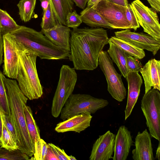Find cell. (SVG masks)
<instances>
[{
    "mask_svg": "<svg viewBox=\"0 0 160 160\" xmlns=\"http://www.w3.org/2000/svg\"><path fill=\"white\" fill-rule=\"evenodd\" d=\"M69 59L77 70L92 71L98 65L100 54L109 38L102 28H76L71 31Z\"/></svg>",
    "mask_w": 160,
    "mask_h": 160,
    "instance_id": "obj_1",
    "label": "cell"
},
{
    "mask_svg": "<svg viewBox=\"0 0 160 160\" xmlns=\"http://www.w3.org/2000/svg\"><path fill=\"white\" fill-rule=\"evenodd\" d=\"M4 82L13 123L18 136V149L29 157L33 155L34 145L28 132L24 108L28 99L21 90L17 82L6 77Z\"/></svg>",
    "mask_w": 160,
    "mask_h": 160,
    "instance_id": "obj_2",
    "label": "cell"
},
{
    "mask_svg": "<svg viewBox=\"0 0 160 160\" xmlns=\"http://www.w3.org/2000/svg\"><path fill=\"white\" fill-rule=\"evenodd\" d=\"M25 49L41 59L60 60L68 58L70 52L52 43L40 32L21 26L10 33Z\"/></svg>",
    "mask_w": 160,
    "mask_h": 160,
    "instance_id": "obj_3",
    "label": "cell"
},
{
    "mask_svg": "<svg viewBox=\"0 0 160 160\" xmlns=\"http://www.w3.org/2000/svg\"><path fill=\"white\" fill-rule=\"evenodd\" d=\"M15 40L19 58L16 78L18 85L22 92L28 99H38L42 95L43 88L37 70V56L34 53L24 48Z\"/></svg>",
    "mask_w": 160,
    "mask_h": 160,
    "instance_id": "obj_4",
    "label": "cell"
},
{
    "mask_svg": "<svg viewBox=\"0 0 160 160\" xmlns=\"http://www.w3.org/2000/svg\"><path fill=\"white\" fill-rule=\"evenodd\" d=\"M108 104L107 100L89 94L72 93L61 111L60 118L64 120L84 112L94 114Z\"/></svg>",
    "mask_w": 160,
    "mask_h": 160,
    "instance_id": "obj_5",
    "label": "cell"
},
{
    "mask_svg": "<svg viewBox=\"0 0 160 160\" xmlns=\"http://www.w3.org/2000/svg\"><path fill=\"white\" fill-rule=\"evenodd\" d=\"M77 80L75 69L67 65H62L51 106V114L53 117L57 118L60 115L66 101L72 93Z\"/></svg>",
    "mask_w": 160,
    "mask_h": 160,
    "instance_id": "obj_6",
    "label": "cell"
},
{
    "mask_svg": "<svg viewBox=\"0 0 160 160\" xmlns=\"http://www.w3.org/2000/svg\"><path fill=\"white\" fill-rule=\"evenodd\" d=\"M141 108L151 138L160 141V93L154 88L145 93Z\"/></svg>",
    "mask_w": 160,
    "mask_h": 160,
    "instance_id": "obj_7",
    "label": "cell"
},
{
    "mask_svg": "<svg viewBox=\"0 0 160 160\" xmlns=\"http://www.w3.org/2000/svg\"><path fill=\"white\" fill-rule=\"evenodd\" d=\"M98 65L103 73L108 85L107 90L117 101L122 102L126 98L127 91L121 78L117 72L113 62L106 51H102L98 59Z\"/></svg>",
    "mask_w": 160,
    "mask_h": 160,
    "instance_id": "obj_8",
    "label": "cell"
},
{
    "mask_svg": "<svg viewBox=\"0 0 160 160\" xmlns=\"http://www.w3.org/2000/svg\"><path fill=\"white\" fill-rule=\"evenodd\" d=\"M92 6L112 29H132L126 18L127 7L112 3L107 0H101Z\"/></svg>",
    "mask_w": 160,
    "mask_h": 160,
    "instance_id": "obj_9",
    "label": "cell"
},
{
    "mask_svg": "<svg viewBox=\"0 0 160 160\" xmlns=\"http://www.w3.org/2000/svg\"><path fill=\"white\" fill-rule=\"evenodd\" d=\"M131 4L144 31L160 41V25L156 11L145 6L140 0H135Z\"/></svg>",
    "mask_w": 160,
    "mask_h": 160,
    "instance_id": "obj_10",
    "label": "cell"
},
{
    "mask_svg": "<svg viewBox=\"0 0 160 160\" xmlns=\"http://www.w3.org/2000/svg\"><path fill=\"white\" fill-rule=\"evenodd\" d=\"M3 38L4 55L3 73L9 78L16 79L19 58L16 41L10 33L3 35Z\"/></svg>",
    "mask_w": 160,
    "mask_h": 160,
    "instance_id": "obj_11",
    "label": "cell"
},
{
    "mask_svg": "<svg viewBox=\"0 0 160 160\" xmlns=\"http://www.w3.org/2000/svg\"><path fill=\"white\" fill-rule=\"evenodd\" d=\"M115 36L155 55L160 48V41L148 34L131 32L129 29L114 32Z\"/></svg>",
    "mask_w": 160,
    "mask_h": 160,
    "instance_id": "obj_12",
    "label": "cell"
},
{
    "mask_svg": "<svg viewBox=\"0 0 160 160\" xmlns=\"http://www.w3.org/2000/svg\"><path fill=\"white\" fill-rule=\"evenodd\" d=\"M115 135L110 130L99 136L94 143L90 160H108L112 158Z\"/></svg>",
    "mask_w": 160,
    "mask_h": 160,
    "instance_id": "obj_13",
    "label": "cell"
},
{
    "mask_svg": "<svg viewBox=\"0 0 160 160\" xmlns=\"http://www.w3.org/2000/svg\"><path fill=\"white\" fill-rule=\"evenodd\" d=\"M131 132L124 125L119 128L114 139L113 160H126L133 145Z\"/></svg>",
    "mask_w": 160,
    "mask_h": 160,
    "instance_id": "obj_14",
    "label": "cell"
},
{
    "mask_svg": "<svg viewBox=\"0 0 160 160\" xmlns=\"http://www.w3.org/2000/svg\"><path fill=\"white\" fill-rule=\"evenodd\" d=\"M151 137L147 129L138 132L135 138V148L132 151L134 160H154Z\"/></svg>",
    "mask_w": 160,
    "mask_h": 160,
    "instance_id": "obj_15",
    "label": "cell"
},
{
    "mask_svg": "<svg viewBox=\"0 0 160 160\" xmlns=\"http://www.w3.org/2000/svg\"><path fill=\"white\" fill-rule=\"evenodd\" d=\"M128 83L127 103L125 109V120L131 115L139 95L142 80L138 72H128L126 77Z\"/></svg>",
    "mask_w": 160,
    "mask_h": 160,
    "instance_id": "obj_16",
    "label": "cell"
},
{
    "mask_svg": "<svg viewBox=\"0 0 160 160\" xmlns=\"http://www.w3.org/2000/svg\"><path fill=\"white\" fill-rule=\"evenodd\" d=\"M145 85V93L151 89L160 91V61L155 58L149 60L139 70Z\"/></svg>",
    "mask_w": 160,
    "mask_h": 160,
    "instance_id": "obj_17",
    "label": "cell"
},
{
    "mask_svg": "<svg viewBox=\"0 0 160 160\" xmlns=\"http://www.w3.org/2000/svg\"><path fill=\"white\" fill-rule=\"evenodd\" d=\"M92 118L91 114L82 113L58 123L55 130L58 132L74 131L79 133L90 127Z\"/></svg>",
    "mask_w": 160,
    "mask_h": 160,
    "instance_id": "obj_18",
    "label": "cell"
},
{
    "mask_svg": "<svg viewBox=\"0 0 160 160\" xmlns=\"http://www.w3.org/2000/svg\"><path fill=\"white\" fill-rule=\"evenodd\" d=\"M71 31L69 28L57 23L52 28L41 31L54 45L70 52Z\"/></svg>",
    "mask_w": 160,
    "mask_h": 160,
    "instance_id": "obj_19",
    "label": "cell"
},
{
    "mask_svg": "<svg viewBox=\"0 0 160 160\" xmlns=\"http://www.w3.org/2000/svg\"><path fill=\"white\" fill-rule=\"evenodd\" d=\"M82 21L92 28H104L112 29L93 6H87L80 13Z\"/></svg>",
    "mask_w": 160,
    "mask_h": 160,
    "instance_id": "obj_20",
    "label": "cell"
},
{
    "mask_svg": "<svg viewBox=\"0 0 160 160\" xmlns=\"http://www.w3.org/2000/svg\"><path fill=\"white\" fill-rule=\"evenodd\" d=\"M53 12L57 23L66 26L67 14L72 11L74 2L72 0H48Z\"/></svg>",
    "mask_w": 160,
    "mask_h": 160,
    "instance_id": "obj_21",
    "label": "cell"
},
{
    "mask_svg": "<svg viewBox=\"0 0 160 160\" xmlns=\"http://www.w3.org/2000/svg\"><path fill=\"white\" fill-rule=\"evenodd\" d=\"M108 44L109 47L107 52L112 62L116 64L123 77L126 78L128 72L126 62L127 53L109 40Z\"/></svg>",
    "mask_w": 160,
    "mask_h": 160,
    "instance_id": "obj_22",
    "label": "cell"
},
{
    "mask_svg": "<svg viewBox=\"0 0 160 160\" xmlns=\"http://www.w3.org/2000/svg\"><path fill=\"white\" fill-rule=\"evenodd\" d=\"M109 40L123 50L127 54L139 59L145 56L144 50L135 45L118 38L115 36H112Z\"/></svg>",
    "mask_w": 160,
    "mask_h": 160,
    "instance_id": "obj_23",
    "label": "cell"
},
{
    "mask_svg": "<svg viewBox=\"0 0 160 160\" xmlns=\"http://www.w3.org/2000/svg\"><path fill=\"white\" fill-rule=\"evenodd\" d=\"M24 109L27 129L34 145L36 142L41 138L40 130L34 119L31 108L26 105Z\"/></svg>",
    "mask_w": 160,
    "mask_h": 160,
    "instance_id": "obj_24",
    "label": "cell"
},
{
    "mask_svg": "<svg viewBox=\"0 0 160 160\" xmlns=\"http://www.w3.org/2000/svg\"><path fill=\"white\" fill-rule=\"evenodd\" d=\"M36 0H20L17 6L21 20L25 22H29L35 16L34 10Z\"/></svg>",
    "mask_w": 160,
    "mask_h": 160,
    "instance_id": "obj_25",
    "label": "cell"
},
{
    "mask_svg": "<svg viewBox=\"0 0 160 160\" xmlns=\"http://www.w3.org/2000/svg\"><path fill=\"white\" fill-rule=\"evenodd\" d=\"M21 26L16 23L6 11L0 8V30L2 35L11 33Z\"/></svg>",
    "mask_w": 160,
    "mask_h": 160,
    "instance_id": "obj_26",
    "label": "cell"
},
{
    "mask_svg": "<svg viewBox=\"0 0 160 160\" xmlns=\"http://www.w3.org/2000/svg\"><path fill=\"white\" fill-rule=\"evenodd\" d=\"M5 77V75L0 70V112L10 115L11 114L4 82Z\"/></svg>",
    "mask_w": 160,
    "mask_h": 160,
    "instance_id": "obj_27",
    "label": "cell"
},
{
    "mask_svg": "<svg viewBox=\"0 0 160 160\" xmlns=\"http://www.w3.org/2000/svg\"><path fill=\"white\" fill-rule=\"evenodd\" d=\"M29 157L18 149L8 150L1 147L0 160H28Z\"/></svg>",
    "mask_w": 160,
    "mask_h": 160,
    "instance_id": "obj_28",
    "label": "cell"
},
{
    "mask_svg": "<svg viewBox=\"0 0 160 160\" xmlns=\"http://www.w3.org/2000/svg\"><path fill=\"white\" fill-rule=\"evenodd\" d=\"M57 24L53 12L49 3L48 8L43 12L40 24L42 29H50L55 26Z\"/></svg>",
    "mask_w": 160,
    "mask_h": 160,
    "instance_id": "obj_29",
    "label": "cell"
},
{
    "mask_svg": "<svg viewBox=\"0 0 160 160\" xmlns=\"http://www.w3.org/2000/svg\"><path fill=\"white\" fill-rule=\"evenodd\" d=\"M2 146L1 147L8 150L18 149L16 142L14 140L2 121Z\"/></svg>",
    "mask_w": 160,
    "mask_h": 160,
    "instance_id": "obj_30",
    "label": "cell"
},
{
    "mask_svg": "<svg viewBox=\"0 0 160 160\" xmlns=\"http://www.w3.org/2000/svg\"><path fill=\"white\" fill-rule=\"evenodd\" d=\"M48 144L42 139L34 143V160H45Z\"/></svg>",
    "mask_w": 160,
    "mask_h": 160,
    "instance_id": "obj_31",
    "label": "cell"
},
{
    "mask_svg": "<svg viewBox=\"0 0 160 160\" xmlns=\"http://www.w3.org/2000/svg\"><path fill=\"white\" fill-rule=\"evenodd\" d=\"M2 121L18 146L19 142L18 136L14 127L11 114L8 115L0 112Z\"/></svg>",
    "mask_w": 160,
    "mask_h": 160,
    "instance_id": "obj_32",
    "label": "cell"
},
{
    "mask_svg": "<svg viewBox=\"0 0 160 160\" xmlns=\"http://www.w3.org/2000/svg\"><path fill=\"white\" fill-rule=\"evenodd\" d=\"M82 22L80 15L76 10L69 13L66 18V26L73 29L77 28Z\"/></svg>",
    "mask_w": 160,
    "mask_h": 160,
    "instance_id": "obj_33",
    "label": "cell"
},
{
    "mask_svg": "<svg viewBox=\"0 0 160 160\" xmlns=\"http://www.w3.org/2000/svg\"><path fill=\"white\" fill-rule=\"evenodd\" d=\"M139 60L127 54L126 62L128 72H139L140 69L142 67Z\"/></svg>",
    "mask_w": 160,
    "mask_h": 160,
    "instance_id": "obj_34",
    "label": "cell"
},
{
    "mask_svg": "<svg viewBox=\"0 0 160 160\" xmlns=\"http://www.w3.org/2000/svg\"><path fill=\"white\" fill-rule=\"evenodd\" d=\"M126 18L135 31L140 27L137 17L131 4H128L126 11Z\"/></svg>",
    "mask_w": 160,
    "mask_h": 160,
    "instance_id": "obj_35",
    "label": "cell"
},
{
    "mask_svg": "<svg viewBox=\"0 0 160 160\" xmlns=\"http://www.w3.org/2000/svg\"><path fill=\"white\" fill-rule=\"evenodd\" d=\"M48 144L51 147L59 160H70L69 156L65 152L63 149L58 146L50 143Z\"/></svg>",
    "mask_w": 160,
    "mask_h": 160,
    "instance_id": "obj_36",
    "label": "cell"
},
{
    "mask_svg": "<svg viewBox=\"0 0 160 160\" xmlns=\"http://www.w3.org/2000/svg\"><path fill=\"white\" fill-rule=\"evenodd\" d=\"M47 152L45 160H59L51 147L48 144Z\"/></svg>",
    "mask_w": 160,
    "mask_h": 160,
    "instance_id": "obj_37",
    "label": "cell"
},
{
    "mask_svg": "<svg viewBox=\"0 0 160 160\" xmlns=\"http://www.w3.org/2000/svg\"><path fill=\"white\" fill-rule=\"evenodd\" d=\"M151 8L156 12L160 11V0H147Z\"/></svg>",
    "mask_w": 160,
    "mask_h": 160,
    "instance_id": "obj_38",
    "label": "cell"
},
{
    "mask_svg": "<svg viewBox=\"0 0 160 160\" xmlns=\"http://www.w3.org/2000/svg\"><path fill=\"white\" fill-rule=\"evenodd\" d=\"M76 5L79 8L84 9L89 0H72Z\"/></svg>",
    "mask_w": 160,
    "mask_h": 160,
    "instance_id": "obj_39",
    "label": "cell"
},
{
    "mask_svg": "<svg viewBox=\"0 0 160 160\" xmlns=\"http://www.w3.org/2000/svg\"><path fill=\"white\" fill-rule=\"evenodd\" d=\"M3 35L0 30V66L3 62Z\"/></svg>",
    "mask_w": 160,
    "mask_h": 160,
    "instance_id": "obj_40",
    "label": "cell"
},
{
    "mask_svg": "<svg viewBox=\"0 0 160 160\" xmlns=\"http://www.w3.org/2000/svg\"><path fill=\"white\" fill-rule=\"evenodd\" d=\"M109 2L119 5L127 7L128 3L127 0H107Z\"/></svg>",
    "mask_w": 160,
    "mask_h": 160,
    "instance_id": "obj_41",
    "label": "cell"
},
{
    "mask_svg": "<svg viewBox=\"0 0 160 160\" xmlns=\"http://www.w3.org/2000/svg\"><path fill=\"white\" fill-rule=\"evenodd\" d=\"M41 6L43 10V12H44L48 8L49 2L48 0H45L41 2Z\"/></svg>",
    "mask_w": 160,
    "mask_h": 160,
    "instance_id": "obj_42",
    "label": "cell"
},
{
    "mask_svg": "<svg viewBox=\"0 0 160 160\" xmlns=\"http://www.w3.org/2000/svg\"><path fill=\"white\" fill-rule=\"evenodd\" d=\"M2 122L0 114V146H2Z\"/></svg>",
    "mask_w": 160,
    "mask_h": 160,
    "instance_id": "obj_43",
    "label": "cell"
},
{
    "mask_svg": "<svg viewBox=\"0 0 160 160\" xmlns=\"http://www.w3.org/2000/svg\"><path fill=\"white\" fill-rule=\"evenodd\" d=\"M101 0H89L87 3L88 7H92L98 3Z\"/></svg>",
    "mask_w": 160,
    "mask_h": 160,
    "instance_id": "obj_44",
    "label": "cell"
},
{
    "mask_svg": "<svg viewBox=\"0 0 160 160\" xmlns=\"http://www.w3.org/2000/svg\"><path fill=\"white\" fill-rule=\"evenodd\" d=\"M159 141L158 142V145L156 150V154L155 156V158L157 159L158 160H160V141Z\"/></svg>",
    "mask_w": 160,
    "mask_h": 160,
    "instance_id": "obj_45",
    "label": "cell"
},
{
    "mask_svg": "<svg viewBox=\"0 0 160 160\" xmlns=\"http://www.w3.org/2000/svg\"><path fill=\"white\" fill-rule=\"evenodd\" d=\"M69 157L70 160H76V158L75 157H74V156H73L71 155L70 156H69Z\"/></svg>",
    "mask_w": 160,
    "mask_h": 160,
    "instance_id": "obj_46",
    "label": "cell"
}]
</instances>
